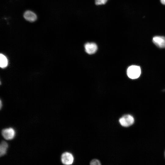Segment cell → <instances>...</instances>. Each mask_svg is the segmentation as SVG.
<instances>
[{
  "label": "cell",
  "instance_id": "9c48e42d",
  "mask_svg": "<svg viewBox=\"0 0 165 165\" xmlns=\"http://www.w3.org/2000/svg\"><path fill=\"white\" fill-rule=\"evenodd\" d=\"M8 64V60L6 57L3 54L0 55V66L2 68H6Z\"/></svg>",
  "mask_w": 165,
  "mask_h": 165
},
{
  "label": "cell",
  "instance_id": "7c38bea8",
  "mask_svg": "<svg viewBox=\"0 0 165 165\" xmlns=\"http://www.w3.org/2000/svg\"><path fill=\"white\" fill-rule=\"evenodd\" d=\"M161 2L163 5H165V0H160Z\"/></svg>",
  "mask_w": 165,
  "mask_h": 165
},
{
  "label": "cell",
  "instance_id": "3957f363",
  "mask_svg": "<svg viewBox=\"0 0 165 165\" xmlns=\"http://www.w3.org/2000/svg\"><path fill=\"white\" fill-rule=\"evenodd\" d=\"M74 160V157L70 152H66L63 153L61 155V162L64 164L67 165L72 164L73 163Z\"/></svg>",
  "mask_w": 165,
  "mask_h": 165
},
{
  "label": "cell",
  "instance_id": "ba28073f",
  "mask_svg": "<svg viewBox=\"0 0 165 165\" xmlns=\"http://www.w3.org/2000/svg\"><path fill=\"white\" fill-rule=\"evenodd\" d=\"M8 147V144L6 142L2 141L1 142L0 146V156H2L6 154Z\"/></svg>",
  "mask_w": 165,
  "mask_h": 165
},
{
  "label": "cell",
  "instance_id": "8fae6325",
  "mask_svg": "<svg viewBox=\"0 0 165 165\" xmlns=\"http://www.w3.org/2000/svg\"><path fill=\"white\" fill-rule=\"evenodd\" d=\"M108 0H95V3L97 5H102L105 4Z\"/></svg>",
  "mask_w": 165,
  "mask_h": 165
},
{
  "label": "cell",
  "instance_id": "6da1fadb",
  "mask_svg": "<svg viewBox=\"0 0 165 165\" xmlns=\"http://www.w3.org/2000/svg\"><path fill=\"white\" fill-rule=\"evenodd\" d=\"M127 74L128 76L132 79L138 78L141 74V69L138 66L133 65L127 68Z\"/></svg>",
  "mask_w": 165,
  "mask_h": 165
},
{
  "label": "cell",
  "instance_id": "5bb4252c",
  "mask_svg": "<svg viewBox=\"0 0 165 165\" xmlns=\"http://www.w3.org/2000/svg\"></svg>",
  "mask_w": 165,
  "mask_h": 165
},
{
  "label": "cell",
  "instance_id": "4fadbf2b",
  "mask_svg": "<svg viewBox=\"0 0 165 165\" xmlns=\"http://www.w3.org/2000/svg\"><path fill=\"white\" fill-rule=\"evenodd\" d=\"M2 102H1V100L0 101V108L1 109V107H2Z\"/></svg>",
  "mask_w": 165,
  "mask_h": 165
},
{
  "label": "cell",
  "instance_id": "277c9868",
  "mask_svg": "<svg viewBox=\"0 0 165 165\" xmlns=\"http://www.w3.org/2000/svg\"><path fill=\"white\" fill-rule=\"evenodd\" d=\"M23 16L25 20L30 22H34L37 19L36 14L30 10L25 11L23 13Z\"/></svg>",
  "mask_w": 165,
  "mask_h": 165
},
{
  "label": "cell",
  "instance_id": "8992f818",
  "mask_svg": "<svg viewBox=\"0 0 165 165\" xmlns=\"http://www.w3.org/2000/svg\"><path fill=\"white\" fill-rule=\"evenodd\" d=\"M154 44L158 47L161 49H165V37L156 36L152 38Z\"/></svg>",
  "mask_w": 165,
  "mask_h": 165
},
{
  "label": "cell",
  "instance_id": "52a82bcc",
  "mask_svg": "<svg viewBox=\"0 0 165 165\" xmlns=\"http://www.w3.org/2000/svg\"><path fill=\"white\" fill-rule=\"evenodd\" d=\"M86 52L89 54L95 53L97 49V46L96 43L94 42H88L84 46Z\"/></svg>",
  "mask_w": 165,
  "mask_h": 165
},
{
  "label": "cell",
  "instance_id": "5b68a950",
  "mask_svg": "<svg viewBox=\"0 0 165 165\" xmlns=\"http://www.w3.org/2000/svg\"><path fill=\"white\" fill-rule=\"evenodd\" d=\"M3 137L6 140H10L13 139L15 135V131L12 128H9L3 129L2 132Z\"/></svg>",
  "mask_w": 165,
  "mask_h": 165
},
{
  "label": "cell",
  "instance_id": "7a4b0ae2",
  "mask_svg": "<svg viewBox=\"0 0 165 165\" xmlns=\"http://www.w3.org/2000/svg\"><path fill=\"white\" fill-rule=\"evenodd\" d=\"M119 121L120 124L122 126L128 127L134 124V119L132 115L130 114H127L120 118Z\"/></svg>",
  "mask_w": 165,
  "mask_h": 165
},
{
  "label": "cell",
  "instance_id": "30bf717a",
  "mask_svg": "<svg viewBox=\"0 0 165 165\" xmlns=\"http://www.w3.org/2000/svg\"><path fill=\"white\" fill-rule=\"evenodd\" d=\"M90 164L91 165H100L101 163L99 160L97 159H94L90 161Z\"/></svg>",
  "mask_w": 165,
  "mask_h": 165
}]
</instances>
